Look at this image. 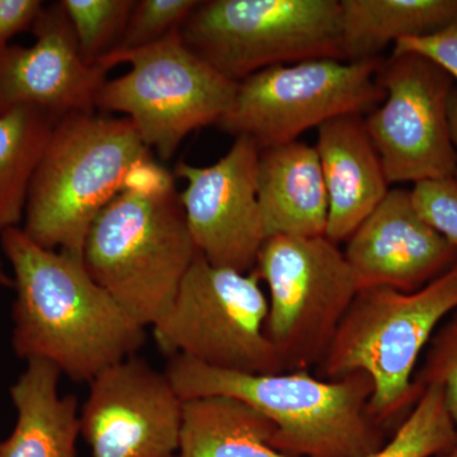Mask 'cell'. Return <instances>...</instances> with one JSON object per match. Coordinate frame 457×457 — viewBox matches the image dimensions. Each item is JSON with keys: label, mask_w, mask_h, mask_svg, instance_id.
Listing matches in <instances>:
<instances>
[{"label": "cell", "mask_w": 457, "mask_h": 457, "mask_svg": "<svg viewBox=\"0 0 457 457\" xmlns=\"http://www.w3.org/2000/svg\"><path fill=\"white\" fill-rule=\"evenodd\" d=\"M13 278L12 347L77 383L135 356L146 328L90 276L83 258L36 245L21 227L0 234Z\"/></svg>", "instance_id": "1"}, {"label": "cell", "mask_w": 457, "mask_h": 457, "mask_svg": "<svg viewBox=\"0 0 457 457\" xmlns=\"http://www.w3.org/2000/svg\"><path fill=\"white\" fill-rule=\"evenodd\" d=\"M165 374L183 402L227 396L251 405L275 426L272 446L291 457H365L385 444L370 416L371 378L357 372L326 380L309 370L245 374L170 357Z\"/></svg>", "instance_id": "2"}, {"label": "cell", "mask_w": 457, "mask_h": 457, "mask_svg": "<svg viewBox=\"0 0 457 457\" xmlns=\"http://www.w3.org/2000/svg\"><path fill=\"white\" fill-rule=\"evenodd\" d=\"M152 156L126 117H66L33 176L21 228L42 248L83 258L93 222L121 194L132 168Z\"/></svg>", "instance_id": "3"}, {"label": "cell", "mask_w": 457, "mask_h": 457, "mask_svg": "<svg viewBox=\"0 0 457 457\" xmlns=\"http://www.w3.org/2000/svg\"><path fill=\"white\" fill-rule=\"evenodd\" d=\"M457 309V262L413 293L359 290L318 366V378L338 380L363 372L374 393L370 416L383 427L416 405L417 365L437 328Z\"/></svg>", "instance_id": "4"}, {"label": "cell", "mask_w": 457, "mask_h": 457, "mask_svg": "<svg viewBox=\"0 0 457 457\" xmlns=\"http://www.w3.org/2000/svg\"><path fill=\"white\" fill-rule=\"evenodd\" d=\"M197 255L176 189L122 191L93 222L83 249L90 276L145 328L168 311Z\"/></svg>", "instance_id": "5"}, {"label": "cell", "mask_w": 457, "mask_h": 457, "mask_svg": "<svg viewBox=\"0 0 457 457\" xmlns=\"http://www.w3.org/2000/svg\"><path fill=\"white\" fill-rule=\"evenodd\" d=\"M119 64L130 71L104 84L97 108L125 114L162 161L192 132L218 125L236 98L237 83L189 49L179 31L152 46L102 57L97 65L110 71Z\"/></svg>", "instance_id": "6"}, {"label": "cell", "mask_w": 457, "mask_h": 457, "mask_svg": "<svg viewBox=\"0 0 457 457\" xmlns=\"http://www.w3.org/2000/svg\"><path fill=\"white\" fill-rule=\"evenodd\" d=\"M269 297L255 270L212 266L200 254L152 327L158 350L245 374L286 371L266 333Z\"/></svg>", "instance_id": "7"}, {"label": "cell", "mask_w": 457, "mask_h": 457, "mask_svg": "<svg viewBox=\"0 0 457 457\" xmlns=\"http://www.w3.org/2000/svg\"><path fill=\"white\" fill-rule=\"evenodd\" d=\"M339 11L338 0H207L179 33L197 56L239 83L272 66L343 60Z\"/></svg>", "instance_id": "8"}, {"label": "cell", "mask_w": 457, "mask_h": 457, "mask_svg": "<svg viewBox=\"0 0 457 457\" xmlns=\"http://www.w3.org/2000/svg\"><path fill=\"white\" fill-rule=\"evenodd\" d=\"M254 270L269 290L266 333L286 371L318 368L359 293L345 253L326 236L270 237Z\"/></svg>", "instance_id": "9"}, {"label": "cell", "mask_w": 457, "mask_h": 457, "mask_svg": "<svg viewBox=\"0 0 457 457\" xmlns=\"http://www.w3.org/2000/svg\"><path fill=\"white\" fill-rule=\"evenodd\" d=\"M381 62L319 59L264 69L237 83L233 106L216 126L264 150L337 117L363 116L384 101Z\"/></svg>", "instance_id": "10"}, {"label": "cell", "mask_w": 457, "mask_h": 457, "mask_svg": "<svg viewBox=\"0 0 457 457\" xmlns=\"http://www.w3.org/2000/svg\"><path fill=\"white\" fill-rule=\"evenodd\" d=\"M378 79L385 92L383 104L363 119L389 185L455 177L450 125L455 80L417 54H392L381 62Z\"/></svg>", "instance_id": "11"}, {"label": "cell", "mask_w": 457, "mask_h": 457, "mask_svg": "<svg viewBox=\"0 0 457 457\" xmlns=\"http://www.w3.org/2000/svg\"><path fill=\"white\" fill-rule=\"evenodd\" d=\"M183 404L165 371L131 356L90 381L80 436L92 457H174Z\"/></svg>", "instance_id": "12"}, {"label": "cell", "mask_w": 457, "mask_h": 457, "mask_svg": "<svg viewBox=\"0 0 457 457\" xmlns=\"http://www.w3.org/2000/svg\"><path fill=\"white\" fill-rule=\"evenodd\" d=\"M261 150L246 137L216 163L179 162L174 179L186 180L179 194L198 254L215 267L251 272L267 240L258 201Z\"/></svg>", "instance_id": "13"}, {"label": "cell", "mask_w": 457, "mask_h": 457, "mask_svg": "<svg viewBox=\"0 0 457 457\" xmlns=\"http://www.w3.org/2000/svg\"><path fill=\"white\" fill-rule=\"evenodd\" d=\"M31 31V46L8 45L0 53V113L33 107L60 122L95 112L108 71L84 62L59 2L45 5Z\"/></svg>", "instance_id": "14"}, {"label": "cell", "mask_w": 457, "mask_h": 457, "mask_svg": "<svg viewBox=\"0 0 457 457\" xmlns=\"http://www.w3.org/2000/svg\"><path fill=\"white\" fill-rule=\"evenodd\" d=\"M345 243L343 253L359 290L413 293L457 262V246L423 220L409 189H390Z\"/></svg>", "instance_id": "15"}, {"label": "cell", "mask_w": 457, "mask_h": 457, "mask_svg": "<svg viewBox=\"0 0 457 457\" xmlns=\"http://www.w3.org/2000/svg\"><path fill=\"white\" fill-rule=\"evenodd\" d=\"M315 144L328 196L326 237L341 245L390 191L383 162L360 114L319 126Z\"/></svg>", "instance_id": "16"}, {"label": "cell", "mask_w": 457, "mask_h": 457, "mask_svg": "<svg viewBox=\"0 0 457 457\" xmlns=\"http://www.w3.org/2000/svg\"><path fill=\"white\" fill-rule=\"evenodd\" d=\"M257 185L267 237L326 236L328 196L315 146L297 140L261 150Z\"/></svg>", "instance_id": "17"}, {"label": "cell", "mask_w": 457, "mask_h": 457, "mask_svg": "<svg viewBox=\"0 0 457 457\" xmlns=\"http://www.w3.org/2000/svg\"><path fill=\"white\" fill-rule=\"evenodd\" d=\"M62 375L49 362H27L9 389L16 423L0 440V457H77L80 407L77 396L60 394Z\"/></svg>", "instance_id": "18"}, {"label": "cell", "mask_w": 457, "mask_h": 457, "mask_svg": "<svg viewBox=\"0 0 457 457\" xmlns=\"http://www.w3.org/2000/svg\"><path fill=\"white\" fill-rule=\"evenodd\" d=\"M339 8L345 62L380 59L390 44L429 35L457 17V0H342Z\"/></svg>", "instance_id": "19"}, {"label": "cell", "mask_w": 457, "mask_h": 457, "mask_svg": "<svg viewBox=\"0 0 457 457\" xmlns=\"http://www.w3.org/2000/svg\"><path fill=\"white\" fill-rule=\"evenodd\" d=\"M275 433V426L263 414L240 400H185L174 457H291L272 446Z\"/></svg>", "instance_id": "20"}, {"label": "cell", "mask_w": 457, "mask_h": 457, "mask_svg": "<svg viewBox=\"0 0 457 457\" xmlns=\"http://www.w3.org/2000/svg\"><path fill=\"white\" fill-rule=\"evenodd\" d=\"M57 123L33 107L0 113V234L22 224L29 186Z\"/></svg>", "instance_id": "21"}, {"label": "cell", "mask_w": 457, "mask_h": 457, "mask_svg": "<svg viewBox=\"0 0 457 457\" xmlns=\"http://www.w3.org/2000/svg\"><path fill=\"white\" fill-rule=\"evenodd\" d=\"M457 445V426L440 386L423 390L389 441L365 457H436Z\"/></svg>", "instance_id": "22"}, {"label": "cell", "mask_w": 457, "mask_h": 457, "mask_svg": "<svg viewBox=\"0 0 457 457\" xmlns=\"http://www.w3.org/2000/svg\"><path fill=\"white\" fill-rule=\"evenodd\" d=\"M137 0H62L84 62L97 65L116 49Z\"/></svg>", "instance_id": "23"}, {"label": "cell", "mask_w": 457, "mask_h": 457, "mask_svg": "<svg viewBox=\"0 0 457 457\" xmlns=\"http://www.w3.org/2000/svg\"><path fill=\"white\" fill-rule=\"evenodd\" d=\"M198 3L200 0H137L121 40L108 55L144 49L164 40L179 31Z\"/></svg>", "instance_id": "24"}, {"label": "cell", "mask_w": 457, "mask_h": 457, "mask_svg": "<svg viewBox=\"0 0 457 457\" xmlns=\"http://www.w3.org/2000/svg\"><path fill=\"white\" fill-rule=\"evenodd\" d=\"M413 383L420 393L428 386H440L457 426V309L432 336Z\"/></svg>", "instance_id": "25"}, {"label": "cell", "mask_w": 457, "mask_h": 457, "mask_svg": "<svg viewBox=\"0 0 457 457\" xmlns=\"http://www.w3.org/2000/svg\"><path fill=\"white\" fill-rule=\"evenodd\" d=\"M411 200L423 220L457 246V179L425 180L411 189Z\"/></svg>", "instance_id": "26"}, {"label": "cell", "mask_w": 457, "mask_h": 457, "mask_svg": "<svg viewBox=\"0 0 457 457\" xmlns=\"http://www.w3.org/2000/svg\"><path fill=\"white\" fill-rule=\"evenodd\" d=\"M393 54H417L426 57L457 82V17L438 31L396 42Z\"/></svg>", "instance_id": "27"}, {"label": "cell", "mask_w": 457, "mask_h": 457, "mask_svg": "<svg viewBox=\"0 0 457 457\" xmlns=\"http://www.w3.org/2000/svg\"><path fill=\"white\" fill-rule=\"evenodd\" d=\"M44 7L41 0H0V53L17 33L32 29Z\"/></svg>", "instance_id": "28"}, {"label": "cell", "mask_w": 457, "mask_h": 457, "mask_svg": "<svg viewBox=\"0 0 457 457\" xmlns=\"http://www.w3.org/2000/svg\"><path fill=\"white\" fill-rule=\"evenodd\" d=\"M450 125L451 132H453V144H455L457 152V87H455V89H453L450 99ZM455 179H457V170Z\"/></svg>", "instance_id": "29"}, {"label": "cell", "mask_w": 457, "mask_h": 457, "mask_svg": "<svg viewBox=\"0 0 457 457\" xmlns=\"http://www.w3.org/2000/svg\"><path fill=\"white\" fill-rule=\"evenodd\" d=\"M0 287L13 288V278L5 269L2 257H0Z\"/></svg>", "instance_id": "30"}, {"label": "cell", "mask_w": 457, "mask_h": 457, "mask_svg": "<svg viewBox=\"0 0 457 457\" xmlns=\"http://www.w3.org/2000/svg\"><path fill=\"white\" fill-rule=\"evenodd\" d=\"M436 457H457V445L453 449L446 451V453H441V455Z\"/></svg>", "instance_id": "31"}]
</instances>
